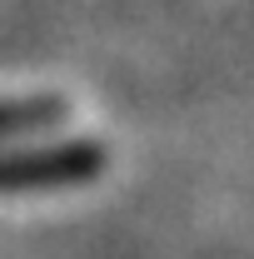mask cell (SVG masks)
Wrapping results in <instances>:
<instances>
[{
  "mask_svg": "<svg viewBox=\"0 0 254 259\" xmlns=\"http://www.w3.org/2000/svg\"><path fill=\"white\" fill-rule=\"evenodd\" d=\"M105 145L100 140H55L30 150H0V194H35L65 190L105 175Z\"/></svg>",
  "mask_w": 254,
  "mask_h": 259,
  "instance_id": "6da1fadb",
  "label": "cell"
},
{
  "mask_svg": "<svg viewBox=\"0 0 254 259\" xmlns=\"http://www.w3.org/2000/svg\"><path fill=\"white\" fill-rule=\"evenodd\" d=\"M70 105L60 95H25V100H0V140L10 135H40V130L65 125Z\"/></svg>",
  "mask_w": 254,
  "mask_h": 259,
  "instance_id": "7a4b0ae2",
  "label": "cell"
}]
</instances>
